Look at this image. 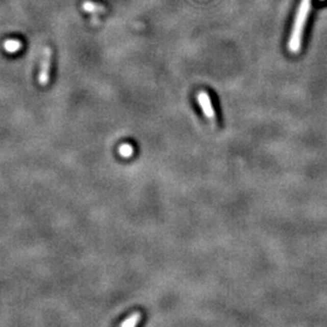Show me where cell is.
Wrapping results in <instances>:
<instances>
[{"mask_svg":"<svg viewBox=\"0 0 327 327\" xmlns=\"http://www.w3.org/2000/svg\"><path fill=\"white\" fill-rule=\"evenodd\" d=\"M310 10H312V0H300L299 8L297 10L296 18H294L292 31H291L289 39V50L291 53L297 54L300 50L303 32L304 28H306L307 19L309 17Z\"/></svg>","mask_w":327,"mask_h":327,"instance_id":"6da1fadb","label":"cell"},{"mask_svg":"<svg viewBox=\"0 0 327 327\" xmlns=\"http://www.w3.org/2000/svg\"><path fill=\"white\" fill-rule=\"evenodd\" d=\"M51 60H53V50L50 47H45L41 55L40 60V69H39L38 74V82L39 85L46 86L50 79V67H51Z\"/></svg>","mask_w":327,"mask_h":327,"instance_id":"7a4b0ae2","label":"cell"},{"mask_svg":"<svg viewBox=\"0 0 327 327\" xmlns=\"http://www.w3.org/2000/svg\"><path fill=\"white\" fill-rule=\"evenodd\" d=\"M197 102L202 107L204 115L209 118L210 120H213L215 119V111H213L211 97H210L209 93L206 91H200L199 95H197Z\"/></svg>","mask_w":327,"mask_h":327,"instance_id":"3957f363","label":"cell"},{"mask_svg":"<svg viewBox=\"0 0 327 327\" xmlns=\"http://www.w3.org/2000/svg\"><path fill=\"white\" fill-rule=\"evenodd\" d=\"M22 47V43L19 40H6L4 44V48L8 53L14 54Z\"/></svg>","mask_w":327,"mask_h":327,"instance_id":"277c9868","label":"cell"},{"mask_svg":"<svg viewBox=\"0 0 327 327\" xmlns=\"http://www.w3.org/2000/svg\"><path fill=\"white\" fill-rule=\"evenodd\" d=\"M83 9L87 12H103L105 11V8L99 4H95L92 2H85L83 4Z\"/></svg>","mask_w":327,"mask_h":327,"instance_id":"5b68a950","label":"cell"},{"mask_svg":"<svg viewBox=\"0 0 327 327\" xmlns=\"http://www.w3.org/2000/svg\"><path fill=\"white\" fill-rule=\"evenodd\" d=\"M140 319H141V314L140 313L135 314V315L131 316L130 319L126 320V321L124 322V325H122V327H135L137 321H140Z\"/></svg>","mask_w":327,"mask_h":327,"instance_id":"8992f818","label":"cell"},{"mask_svg":"<svg viewBox=\"0 0 327 327\" xmlns=\"http://www.w3.org/2000/svg\"><path fill=\"white\" fill-rule=\"evenodd\" d=\"M119 153H120L122 157H130L134 153V149L130 144H122L120 148H119Z\"/></svg>","mask_w":327,"mask_h":327,"instance_id":"52a82bcc","label":"cell"}]
</instances>
